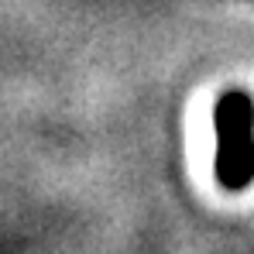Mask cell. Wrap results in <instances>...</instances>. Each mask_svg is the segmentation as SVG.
Returning a JSON list of instances; mask_svg holds the SVG:
<instances>
[{"label": "cell", "instance_id": "6da1fadb", "mask_svg": "<svg viewBox=\"0 0 254 254\" xmlns=\"http://www.w3.org/2000/svg\"><path fill=\"white\" fill-rule=\"evenodd\" d=\"M213 175L220 189L244 192L254 186V96L248 89H227L213 103Z\"/></svg>", "mask_w": 254, "mask_h": 254}]
</instances>
